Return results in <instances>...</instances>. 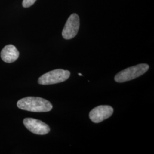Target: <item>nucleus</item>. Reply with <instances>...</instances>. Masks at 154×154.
Here are the masks:
<instances>
[{"instance_id": "1", "label": "nucleus", "mask_w": 154, "mask_h": 154, "mask_svg": "<svg viewBox=\"0 0 154 154\" xmlns=\"http://www.w3.org/2000/svg\"><path fill=\"white\" fill-rule=\"evenodd\" d=\"M17 105L21 110L35 112H49L53 109V105L48 100L34 97H28L20 99Z\"/></svg>"}, {"instance_id": "2", "label": "nucleus", "mask_w": 154, "mask_h": 154, "mask_svg": "<svg viewBox=\"0 0 154 154\" xmlns=\"http://www.w3.org/2000/svg\"><path fill=\"white\" fill-rule=\"evenodd\" d=\"M149 69V65L146 63L131 66L118 72L115 76L114 79L116 82H125L142 75Z\"/></svg>"}, {"instance_id": "3", "label": "nucleus", "mask_w": 154, "mask_h": 154, "mask_svg": "<svg viewBox=\"0 0 154 154\" xmlns=\"http://www.w3.org/2000/svg\"><path fill=\"white\" fill-rule=\"evenodd\" d=\"M70 76V72L63 69H55L46 72L39 77L38 82L42 85H49L63 82Z\"/></svg>"}, {"instance_id": "4", "label": "nucleus", "mask_w": 154, "mask_h": 154, "mask_svg": "<svg viewBox=\"0 0 154 154\" xmlns=\"http://www.w3.org/2000/svg\"><path fill=\"white\" fill-rule=\"evenodd\" d=\"M79 17L76 13L71 14L66 21L62 35L65 39H71L77 35L79 29Z\"/></svg>"}, {"instance_id": "5", "label": "nucleus", "mask_w": 154, "mask_h": 154, "mask_svg": "<svg viewBox=\"0 0 154 154\" xmlns=\"http://www.w3.org/2000/svg\"><path fill=\"white\" fill-rule=\"evenodd\" d=\"M23 123L28 130L34 134L46 135L50 131L49 126L40 120L26 118L23 119Z\"/></svg>"}, {"instance_id": "6", "label": "nucleus", "mask_w": 154, "mask_h": 154, "mask_svg": "<svg viewBox=\"0 0 154 154\" xmlns=\"http://www.w3.org/2000/svg\"><path fill=\"white\" fill-rule=\"evenodd\" d=\"M114 112L113 108L108 105H101L95 107L89 113V118L91 121L98 123L110 118Z\"/></svg>"}, {"instance_id": "7", "label": "nucleus", "mask_w": 154, "mask_h": 154, "mask_svg": "<svg viewBox=\"0 0 154 154\" xmlns=\"http://www.w3.org/2000/svg\"><path fill=\"white\" fill-rule=\"evenodd\" d=\"M20 53L16 48L12 45L5 46L1 52V57L6 63H12L18 58Z\"/></svg>"}, {"instance_id": "8", "label": "nucleus", "mask_w": 154, "mask_h": 154, "mask_svg": "<svg viewBox=\"0 0 154 154\" xmlns=\"http://www.w3.org/2000/svg\"><path fill=\"white\" fill-rule=\"evenodd\" d=\"M37 0H23L22 1V6L24 8H29Z\"/></svg>"}, {"instance_id": "9", "label": "nucleus", "mask_w": 154, "mask_h": 154, "mask_svg": "<svg viewBox=\"0 0 154 154\" xmlns=\"http://www.w3.org/2000/svg\"><path fill=\"white\" fill-rule=\"evenodd\" d=\"M78 75H79V76H82V74L81 73H79V74H78Z\"/></svg>"}]
</instances>
